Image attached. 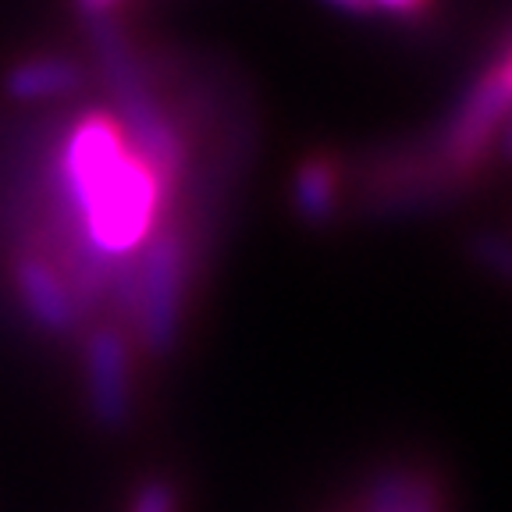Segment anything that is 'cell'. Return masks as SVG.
I'll return each mask as SVG.
<instances>
[{
    "label": "cell",
    "instance_id": "8fae6325",
    "mask_svg": "<svg viewBox=\"0 0 512 512\" xmlns=\"http://www.w3.org/2000/svg\"><path fill=\"white\" fill-rule=\"evenodd\" d=\"M75 4H79V11L86 18H96V22H104V18L111 15L114 8H118L121 0H75Z\"/></svg>",
    "mask_w": 512,
    "mask_h": 512
},
{
    "label": "cell",
    "instance_id": "52a82bcc",
    "mask_svg": "<svg viewBox=\"0 0 512 512\" xmlns=\"http://www.w3.org/2000/svg\"><path fill=\"white\" fill-rule=\"evenodd\" d=\"M367 512H441V498L424 473L392 470L370 484Z\"/></svg>",
    "mask_w": 512,
    "mask_h": 512
},
{
    "label": "cell",
    "instance_id": "8992f818",
    "mask_svg": "<svg viewBox=\"0 0 512 512\" xmlns=\"http://www.w3.org/2000/svg\"><path fill=\"white\" fill-rule=\"evenodd\" d=\"M15 288L22 296L25 310L32 313L36 324L47 331H68L75 324V299L61 274L40 260V256H22L15 264Z\"/></svg>",
    "mask_w": 512,
    "mask_h": 512
},
{
    "label": "cell",
    "instance_id": "6da1fadb",
    "mask_svg": "<svg viewBox=\"0 0 512 512\" xmlns=\"http://www.w3.org/2000/svg\"><path fill=\"white\" fill-rule=\"evenodd\" d=\"M64 182L96 253H136L153 232L160 178L128 146L118 121L89 114L64 146Z\"/></svg>",
    "mask_w": 512,
    "mask_h": 512
},
{
    "label": "cell",
    "instance_id": "4fadbf2b",
    "mask_svg": "<svg viewBox=\"0 0 512 512\" xmlns=\"http://www.w3.org/2000/svg\"><path fill=\"white\" fill-rule=\"evenodd\" d=\"M324 4H331V8L345 11V15H367L374 4L370 0H324Z\"/></svg>",
    "mask_w": 512,
    "mask_h": 512
},
{
    "label": "cell",
    "instance_id": "277c9868",
    "mask_svg": "<svg viewBox=\"0 0 512 512\" xmlns=\"http://www.w3.org/2000/svg\"><path fill=\"white\" fill-rule=\"evenodd\" d=\"M86 388L89 409L100 424L121 427L132 406V363L128 345L118 331L104 328L86 342Z\"/></svg>",
    "mask_w": 512,
    "mask_h": 512
},
{
    "label": "cell",
    "instance_id": "30bf717a",
    "mask_svg": "<svg viewBox=\"0 0 512 512\" xmlns=\"http://www.w3.org/2000/svg\"><path fill=\"white\" fill-rule=\"evenodd\" d=\"M128 512H178L175 484H168V480H160V477L139 484L136 498H132V509Z\"/></svg>",
    "mask_w": 512,
    "mask_h": 512
},
{
    "label": "cell",
    "instance_id": "3957f363",
    "mask_svg": "<svg viewBox=\"0 0 512 512\" xmlns=\"http://www.w3.org/2000/svg\"><path fill=\"white\" fill-rule=\"evenodd\" d=\"M185 292V242L178 232H150L139 264V324L150 349L164 352L175 342Z\"/></svg>",
    "mask_w": 512,
    "mask_h": 512
},
{
    "label": "cell",
    "instance_id": "ba28073f",
    "mask_svg": "<svg viewBox=\"0 0 512 512\" xmlns=\"http://www.w3.org/2000/svg\"><path fill=\"white\" fill-rule=\"evenodd\" d=\"M79 86V68L64 57H32L11 68L8 93L15 100H54Z\"/></svg>",
    "mask_w": 512,
    "mask_h": 512
},
{
    "label": "cell",
    "instance_id": "9c48e42d",
    "mask_svg": "<svg viewBox=\"0 0 512 512\" xmlns=\"http://www.w3.org/2000/svg\"><path fill=\"white\" fill-rule=\"evenodd\" d=\"M335 168L328 160H306L292 185V196H296V210L310 224L328 221L335 214Z\"/></svg>",
    "mask_w": 512,
    "mask_h": 512
},
{
    "label": "cell",
    "instance_id": "7a4b0ae2",
    "mask_svg": "<svg viewBox=\"0 0 512 512\" xmlns=\"http://www.w3.org/2000/svg\"><path fill=\"white\" fill-rule=\"evenodd\" d=\"M96 50H100V61H104L114 100H118V111H121L118 128L125 132L128 146L136 150V157H143L150 164L160 182H168L178 171V160H182L175 128H171V121L164 118V111H160L157 100L146 89L136 57L128 54L125 40L107 22L96 25Z\"/></svg>",
    "mask_w": 512,
    "mask_h": 512
},
{
    "label": "cell",
    "instance_id": "5b68a950",
    "mask_svg": "<svg viewBox=\"0 0 512 512\" xmlns=\"http://www.w3.org/2000/svg\"><path fill=\"white\" fill-rule=\"evenodd\" d=\"M505 107H509V61H498L495 72L484 75L477 89L463 100V111H459L452 132H448L452 157L463 160V164L477 160V153L488 146L491 132L502 121Z\"/></svg>",
    "mask_w": 512,
    "mask_h": 512
},
{
    "label": "cell",
    "instance_id": "7c38bea8",
    "mask_svg": "<svg viewBox=\"0 0 512 512\" xmlns=\"http://www.w3.org/2000/svg\"><path fill=\"white\" fill-rule=\"evenodd\" d=\"M370 4L392 11V15H416L420 8H427V0H370Z\"/></svg>",
    "mask_w": 512,
    "mask_h": 512
}]
</instances>
